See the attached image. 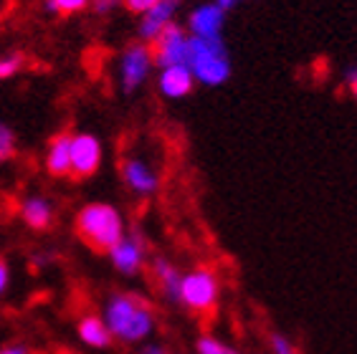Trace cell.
Segmentation results:
<instances>
[{
	"label": "cell",
	"mask_w": 357,
	"mask_h": 354,
	"mask_svg": "<svg viewBox=\"0 0 357 354\" xmlns=\"http://www.w3.org/2000/svg\"><path fill=\"white\" fill-rule=\"evenodd\" d=\"M102 319L112 332V339L122 344L150 341L158 329L155 307L135 291H112L102 304Z\"/></svg>",
	"instance_id": "cell-1"
},
{
	"label": "cell",
	"mask_w": 357,
	"mask_h": 354,
	"mask_svg": "<svg viewBox=\"0 0 357 354\" xmlns=\"http://www.w3.org/2000/svg\"><path fill=\"white\" fill-rule=\"evenodd\" d=\"M76 236L96 253H109L127 233V220L122 210L112 203H86L74 215Z\"/></svg>",
	"instance_id": "cell-2"
},
{
	"label": "cell",
	"mask_w": 357,
	"mask_h": 354,
	"mask_svg": "<svg viewBox=\"0 0 357 354\" xmlns=\"http://www.w3.org/2000/svg\"><path fill=\"white\" fill-rule=\"evenodd\" d=\"M185 66L190 68L195 84L208 88L223 86L231 79V68H234L223 38H192V36Z\"/></svg>",
	"instance_id": "cell-3"
},
{
	"label": "cell",
	"mask_w": 357,
	"mask_h": 354,
	"mask_svg": "<svg viewBox=\"0 0 357 354\" xmlns=\"http://www.w3.org/2000/svg\"><path fill=\"white\" fill-rule=\"evenodd\" d=\"M220 301V279L211 266H192L183 271L180 284V307L195 316H206L215 311Z\"/></svg>",
	"instance_id": "cell-4"
},
{
	"label": "cell",
	"mask_w": 357,
	"mask_h": 354,
	"mask_svg": "<svg viewBox=\"0 0 357 354\" xmlns=\"http://www.w3.org/2000/svg\"><path fill=\"white\" fill-rule=\"evenodd\" d=\"M155 56L152 46L142 41H132L122 48L117 61V84L124 96L137 94L144 84L150 82L152 71H155Z\"/></svg>",
	"instance_id": "cell-5"
},
{
	"label": "cell",
	"mask_w": 357,
	"mask_h": 354,
	"mask_svg": "<svg viewBox=\"0 0 357 354\" xmlns=\"http://www.w3.org/2000/svg\"><path fill=\"white\" fill-rule=\"evenodd\" d=\"M119 177H122L124 187L135 195V198H152L160 192V185H162V175H160L158 164L147 160V155L142 152H132V155H124L122 162H119Z\"/></svg>",
	"instance_id": "cell-6"
},
{
	"label": "cell",
	"mask_w": 357,
	"mask_h": 354,
	"mask_svg": "<svg viewBox=\"0 0 357 354\" xmlns=\"http://www.w3.org/2000/svg\"><path fill=\"white\" fill-rule=\"evenodd\" d=\"M112 268L119 273V276H139V273L147 268L150 263V251H147V238L139 228H127L124 238L119 240L109 253H107Z\"/></svg>",
	"instance_id": "cell-7"
},
{
	"label": "cell",
	"mask_w": 357,
	"mask_h": 354,
	"mask_svg": "<svg viewBox=\"0 0 357 354\" xmlns=\"http://www.w3.org/2000/svg\"><path fill=\"white\" fill-rule=\"evenodd\" d=\"M104 162V144L94 132L71 134V177L89 180L99 172Z\"/></svg>",
	"instance_id": "cell-8"
},
{
	"label": "cell",
	"mask_w": 357,
	"mask_h": 354,
	"mask_svg": "<svg viewBox=\"0 0 357 354\" xmlns=\"http://www.w3.org/2000/svg\"><path fill=\"white\" fill-rule=\"evenodd\" d=\"M152 56H155V66L167 68V66H183L188 61V48H190V36L180 23L167 26L162 33L150 43Z\"/></svg>",
	"instance_id": "cell-9"
},
{
	"label": "cell",
	"mask_w": 357,
	"mask_h": 354,
	"mask_svg": "<svg viewBox=\"0 0 357 354\" xmlns=\"http://www.w3.org/2000/svg\"><path fill=\"white\" fill-rule=\"evenodd\" d=\"M183 28L192 38H223V28H226V10L211 0V3H200L190 8L185 15Z\"/></svg>",
	"instance_id": "cell-10"
},
{
	"label": "cell",
	"mask_w": 357,
	"mask_h": 354,
	"mask_svg": "<svg viewBox=\"0 0 357 354\" xmlns=\"http://www.w3.org/2000/svg\"><path fill=\"white\" fill-rule=\"evenodd\" d=\"M150 279L158 288V293L167 304L180 307V284H183V271L178 263H172L167 256H152L150 263Z\"/></svg>",
	"instance_id": "cell-11"
},
{
	"label": "cell",
	"mask_w": 357,
	"mask_h": 354,
	"mask_svg": "<svg viewBox=\"0 0 357 354\" xmlns=\"http://www.w3.org/2000/svg\"><path fill=\"white\" fill-rule=\"evenodd\" d=\"M180 6H183V0H160L158 6L150 8L144 15H139L137 41L152 43L167 26L178 23L175 18H178V13H180Z\"/></svg>",
	"instance_id": "cell-12"
},
{
	"label": "cell",
	"mask_w": 357,
	"mask_h": 354,
	"mask_svg": "<svg viewBox=\"0 0 357 354\" xmlns=\"http://www.w3.org/2000/svg\"><path fill=\"white\" fill-rule=\"evenodd\" d=\"M43 167L56 180L71 177V134L59 132L48 139L46 152H43Z\"/></svg>",
	"instance_id": "cell-13"
},
{
	"label": "cell",
	"mask_w": 357,
	"mask_h": 354,
	"mask_svg": "<svg viewBox=\"0 0 357 354\" xmlns=\"http://www.w3.org/2000/svg\"><path fill=\"white\" fill-rule=\"evenodd\" d=\"M18 213H21V220L31 231H48L56 220V205L41 192L26 195L18 205Z\"/></svg>",
	"instance_id": "cell-14"
},
{
	"label": "cell",
	"mask_w": 357,
	"mask_h": 354,
	"mask_svg": "<svg viewBox=\"0 0 357 354\" xmlns=\"http://www.w3.org/2000/svg\"><path fill=\"white\" fill-rule=\"evenodd\" d=\"M158 91L170 102H178V99H185L192 94L195 88V79H192L190 68L183 63V66H167L158 68Z\"/></svg>",
	"instance_id": "cell-15"
},
{
	"label": "cell",
	"mask_w": 357,
	"mask_h": 354,
	"mask_svg": "<svg viewBox=\"0 0 357 354\" xmlns=\"http://www.w3.org/2000/svg\"><path fill=\"white\" fill-rule=\"evenodd\" d=\"M76 337L84 347L89 349H109L112 347V332L104 324L102 314H84L82 319L76 321Z\"/></svg>",
	"instance_id": "cell-16"
},
{
	"label": "cell",
	"mask_w": 357,
	"mask_h": 354,
	"mask_svg": "<svg viewBox=\"0 0 357 354\" xmlns=\"http://www.w3.org/2000/svg\"><path fill=\"white\" fill-rule=\"evenodd\" d=\"M91 0H43V10L59 18H71L76 13H84Z\"/></svg>",
	"instance_id": "cell-17"
},
{
	"label": "cell",
	"mask_w": 357,
	"mask_h": 354,
	"mask_svg": "<svg viewBox=\"0 0 357 354\" xmlns=\"http://www.w3.org/2000/svg\"><path fill=\"white\" fill-rule=\"evenodd\" d=\"M195 352L198 354H243L241 349H236L234 344L218 339L213 334H200L195 339Z\"/></svg>",
	"instance_id": "cell-18"
},
{
	"label": "cell",
	"mask_w": 357,
	"mask_h": 354,
	"mask_svg": "<svg viewBox=\"0 0 357 354\" xmlns=\"http://www.w3.org/2000/svg\"><path fill=\"white\" fill-rule=\"evenodd\" d=\"M15 152H18V139H15L13 127L0 119V164L10 162Z\"/></svg>",
	"instance_id": "cell-19"
},
{
	"label": "cell",
	"mask_w": 357,
	"mask_h": 354,
	"mask_svg": "<svg viewBox=\"0 0 357 354\" xmlns=\"http://www.w3.org/2000/svg\"><path fill=\"white\" fill-rule=\"evenodd\" d=\"M23 63V54H8V56H0V84L8 82V79H13L15 74H21Z\"/></svg>",
	"instance_id": "cell-20"
},
{
	"label": "cell",
	"mask_w": 357,
	"mask_h": 354,
	"mask_svg": "<svg viewBox=\"0 0 357 354\" xmlns=\"http://www.w3.org/2000/svg\"><path fill=\"white\" fill-rule=\"evenodd\" d=\"M268 349H271V354H299V349H296L294 341L289 339L287 334H282V332L268 334Z\"/></svg>",
	"instance_id": "cell-21"
},
{
	"label": "cell",
	"mask_w": 357,
	"mask_h": 354,
	"mask_svg": "<svg viewBox=\"0 0 357 354\" xmlns=\"http://www.w3.org/2000/svg\"><path fill=\"white\" fill-rule=\"evenodd\" d=\"M119 8H122V0H91L89 3V10L99 18H109Z\"/></svg>",
	"instance_id": "cell-22"
},
{
	"label": "cell",
	"mask_w": 357,
	"mask_h": 354,
	"mask_svg": "<svg viewBox=\"0 0 357 354\" xmlns=\"http://www.w3.org/2000/svg\"><path fill=\"white\" fill-rule=\"evenodd\" d=\"M160 0H122V8L124 10H130L132 15H144L150 8L158 6Z\"/></svg>",
	"instance_id": "cell-23"
},
{
	"label": "cell",
	"mask_w": 357,
	"mask_h": 354,
	"mask_svg": "<svg viewBox=\"0 0 357 354\" xmlns=\"http://www.w3.org/2000/svg\"><path fill=\"white\" fill-rule=\"evenodd\" d=\"M342 84H344V88H347V94L357 102V63H352V66L344 68Z\"/></svg>",
	"instance_id": "cell-24"
},
{
	"label": "cell",
	"mask_w": 357,
	"mask_h": 354,
	"mask_svg": "<svg viewBox=\"0 0 357 354\" xmlns=\"http://www.w3.org/2000/svg\"><path fill=\"white\" fill-rule=\"evenodd\" d=\"M8 288H10V266L6 259H0V296H6Z\"/></svg>",
	"instance_id": "cell-25"
},
{
	"label": "cell",
	"mask_w": 357,
	"mask_h": 354,
	"mask_svg": "<svg viewBox=\"0 0 357 354\" xmlns=\"http://www.w3.org/2000/svg\"><path fill=\"white\" fill-rule=\"evenodd\" d=\"M137 354H167V347L160 341H142Z\"/></svg>",
	"instance_id": "cell-26"
},
{
	"label": "cell",
	"mask_w": 357,
	"mask_h": 354,
	"mask_svg": "<svg viewBox=\"0 0 357 354\" xmlns=\"http://www.w3.org/2000/svg\"><path fill=\"white\" fill-rule=\"evenodd\" d=\"M0 354H31V347L23 344V341H13V344H3Z\"/></svg>",
	"instance_id": "cell-27"
},
{
	"label": "cell",
	"mask_w": 357,
	"mask_h": 354,
	"mask_svg": "<svg viewBox=\"0 0 357 354\" xmlns=\"http://www.w3.org/2000/svg\"><path fill=\"white\" fill-rule=\"evenodd\" d=\"M215 3H218V6L228 13V10H234V8H238L241 3H246V0H215Z\"/></svg>",
	"instance_id": "cell-28"
}]
</instances>
